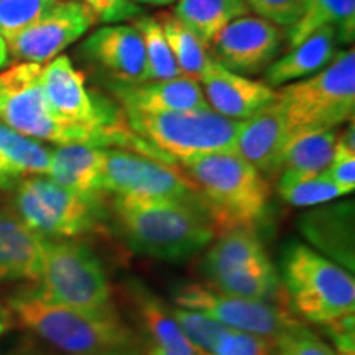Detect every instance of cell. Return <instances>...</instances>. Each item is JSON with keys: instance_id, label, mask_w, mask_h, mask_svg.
<instances>
[{"instance_id": "cell-1", "label": "cell", "mask_w": 355, "mask_h": 355, "mask_svg": "<svg viewBox=\"0 0 355 355\" xmlns=\"http://www.w3.org/2000/svg\"><path fill=\"white\" fill-rule=\"evenodd\" d=\"M42 66L20 63L0 73V122L38 141L84 144L101 148L117 146L173 165L165 155L135 135L127 123L121 127H91L56 115L44 97Z\"/></svg>"}, {"instance_id": "cell-2", "label": "cell", "mask_w": 355, "mask_h": 355, "mask_svg": "<svg viewBox=\"0 0 355 355\" xmlns=\"http://www.w3.org/2000/svg\"><path fill=\"white\" fill-rule=\"evenodd\" d=\"M114 212L125 242L140 255L180 261L204 250L217 229L199 199L114 198Z\"/></svg>"}, {"instance_id": "cell-3", "label": "cell", "mask_w": 355, "mask_h": 355, "mask_svg": "<svg viewBox=\"0 0 355 355\" xmlns=\"http://www.w3.org/2000/svg\"><path fill=\"white\" fill-rule=\"evenodd\" d=\"M8 308L25 329L71 355L125 354L137 344L114 304L102 309L71 308L48 300L37 286L13 295Z\"/></svg>"}, {"instance_id": "cell-4", "label": "cell", "mask_w": 355, "mask_h": 355, "mask_svg": "<svg viewBox=\"0 0 355 355\" xmlns=\"http://www.w3.org/2000/svg\"><path fill=\"white\" fill-rule=\"evenodd\" d=\"M198 186L217 232L255 229L270 202L266 178L237 153H212L181 163Z\"/></svg>"}, {"instance_id": "cell-5", "label": "cell", "mask_w": 355, "mask_h": 355, "mask_svg": "<svg viewBox=\"0 0 355 355\" xmlns=\"http://www.w3.org/2000/svg\"><path fill=\"white\" fill-rule=\"evenodd\" d=\"M282 278L291 306L300 316L324 327L354 318L352 273L301 242H291L282 255Z\"/></svg>"}, {"instance_id": "cell-6", "label": "cell", "mask_w": 355, "mask_h": 355, "mask_svg": "<svg viewBox=\"0 0 355 355\" xmlns=\"http://www.w3.org/2000/svg\"><path fill=\"white\" fill-rule=\"evenodd\" d=\"M290 137L308 130H336L355 110V51L337 53L326 68L278 91L277 101Z\"/></svg>"}, {"instance_id": "cell-7", "label": "cell", "mask_w": 355, "mask_h": 355, "mask_svg": "<svg viewBox=\"0 0 355 355\" xmlns=\"http://www.w3.org/2000/svg\"><path fill=\"white\" fill-rule=\"evenodd\" d=\"M127 125L141 140L176 163L212 153H235L242 122L222 117L214 110L140 112L123 110Z\"/></svg>"}, {"instance_id": "cell-8", "label": "cell", "mask_w": 355, "mask_h": 355, "mask_svg": "<svg viewBox=\"0 0 355 355\" xmlns=\"http://www.w3.org/2000/svg\"><path fill=\"white\" fill-rule=\"evenodd\" d=\"M38 282L48 300L71 308L102 309L112 304L104 266L84 243L42 237Z\"/></svg>"}, {"instance_id": "cell-9", "label": "cell", "mask_w": 355, "mask_h": 355, "mask_svg": "<svg viewBox=\"0 0 355 355\" xmlns=\"http://www.w3.org/2000/svg\"><path fill=\"white\" fill-rule=\"evenodd\" d=\"M15 211L26 227L51 241L78 237L99 224V201L46 176L26 178L15 186Z\"/></svg>"}, {"instance_id": "cell-10", "label": "cell", "mask_w": 355, "mask_h": 355, "mask_svg": "<svg viewBox=\"0 0 355 355\" xmlns=\"http://www.w3.org/2000/svg\"><path fill=\"white\" fill-rule=\"evenodd\" d=\"M173 301L178 308L204 313L229 329L265 337L275 344L303 327L298 319L268 301L239 298L196 283L178 286Z\"/></svg>"}, {"instance_id": "cell-11", "label": "cell", "mask_w": 355, "mask_h": 355, "mask_svg": "<svg viewBox=\"0 0 355 355\" xmlns=\"http://www.w3.org/2000/svg\"><path fill=\"white\" fill-rule=\"evenodd\" d=\"M104 193L141 199H199L198 186L175 165L121 148H105Z\"/></svg>"}, {"instance_id": "cell-12", "label": "cell", "mask_w": 355, "mask_h": 355, "mask_svg": "<svg viewBox=\"0 0 355 355\" xmlns=\"http://www.w3.org/2000/svg\"><path fill=\"white\" fill-rule=\"evenodd\" d=\"M97 21L79 0H55L28 28L7 42L8 51L20 63L44 64L78 42Z\"/></svg>"}, {"instance_id": "cell-13", "label": "cell", "mask_w": 355, "mask_h": 355, "mask_svg": "<svg viewBox=\"0 0 355 355\" xmlns=\"http://www.w3.org/2000/svg\"><path fill=\"white\" fill-rule=\"evenodd\" d=\"M42 87L53 112L68 122L91 127H121L123 114L99 104L86 89L81 71L68 56L60 55L42 66Z\"/></svg>"}, {"instance_id": "cell-14", "label": "cell", "mask_w": 355, "mask_h": 355, "mask_svg": "<svg viewBox=\"0 0 355 355\" xmlns=\"http://www.w3.org/2000/svg\"><path fill=\"white\" fill-rule=\"evenodd\" d=\"M283 43V30L260 17H241L211 43L212 58L232 73L248 76L270 64Z\"/></svg>"}, {"instance_id": "cell-15", "label": "cell", "mask_w": 355, "mask_h": 355, "mask_svg": "<svg viewBox=\"0 0 355 355\" xmlns=\"http://www.w3.org/2000/svg\"><path fill=\"white\" fill-rule=\"evenodd\" d=\"M211 110L230 121H248L278 101V91L211 61L199 79Z\"/></svg>"}, {"instance_id": "cell-16", "label": "cell", "mask_w": 355, "mask_h": 355, "mask_svg": "<svg viewBox=\"0 0 355 355\" xmlns=\"http://www.w3.org/2000/svg\"><path fill=\"white\" fill-rule=\"evenodd\" d=\"M112 92L122 110L140 112H188L211 110L201 84L189 78L168 81H145L137 84L114 83Z\"/></svg>"}, {"instance_id": "cell-17", "label": "cell", "mask_w": 355, "mask_h": 355, "mask_svg": "<svg viewBox=\"0 0 355 355\" xmlns=\"http://www.w3.org/2000/svg\"><path fill=\"white\" fill-rule=\"evenodd\" d=\"M84 50L119 83H144V42L140 32L133 25L114 24L101 26L86 40Z\"/></svg>"}, {"instance_id": "cell-18", "label": "cell", "mask_w": 355, "mask_h": 355, "mask_svg": "<svg viewBox=\"0 0 355 355\" xmlns=\"http://www.w3.org/2000/svg\"><path fill=\"white\" fill-rule=\"evenodd\" d=\"M290 139L285 117L275 102L254 119L242 122L235 140V153L252 163L261 175L279 173V159Z\"/></svg>"}, {"instance_id": "cell-19", "label": "cell", "mask_w": 355, "mask_h": 355, "mask_svg": "<svg viewBox=\"0 0 355 355\" xmlns=\"http://www.w3.org/2000/svg\"><path fill=\"white\" fill-rule=\"evenodd\" d=\"M301 232L319 254L354 272V204L343 202L301 217Z\"/></svg>"}, {"instance_id": "cell-20", "label": "cell", "mask_w": 355, "mask_h": 355, "mask_svg": "<svg viewBox=\"0 0 355 355\" xmlns=\"http://www.w3.org/2000/svg\"><path fill=\"white\" fill-rule=\"evenodd\" d=\"M42 237L13 212L0 209V283L38 282Z\"/></svg>"}, {"instance_id": "cell-21", "label": "cell", "mask_w": 355, "mask_h": 355, "mask_svg": "<svg viewBox=\"0 0 355 355\" xmlns=\"http://www.w3.org/2000/svg\"><path fill=\"white\" fill-rule=\"evenodd\" d=\"M105 148L84 144L58 145L51 150V166L48 176L84 198L96 199L104 194Z\"/></svg>"}, {"instance_id": "cell-22", "label": "cell", "mask_w": 355, "mask_h": 355, "mask_svg": "<svg viewBox=\"0 0 355 355\" xmlns=\"http://www.w3.org/2000/svg\"><path fill=\"white\" fill-rule=\"evenodd\" d=\"M130 291L148 343L146 355H198L176 322L171 308L141 283H133Z\"/></svg>"}, {"instance_id": "cell-23", "label": "cell", "mask_w": 355, "mask_h": 355, "mask_svg": "<svg viewBox=\"0 0 355 355\" xmlns=\"http://www.w3.org/2000/svg\"><path fill=\"white\" fill-rule=\"evenodd\" d=\"M337 33L334 28L318 30L303 43L290 48V51L279 60L273 61L265 73V84L270 87H278L283 84H291L306 76L326 68L337 56Z\"/></svg>"}, {"instance_id": "cell-24", "label": "cell", "mask_w": 355, "mask_h": 355, "mask_svg": "<svg viewBox=\"0 0 355 355\" xmlns=\"http://www.w3.org/2000/svg\"><path fill=\"white\" fill-rule=\"evenodd\" d=\"M270 263L265 247L255 229L237 227L225 230L212 243L204 257V273L207 278L239 272L257 265Z\"/></svg>"}, {"instance_id": "cell-25", "label": "cell", "mask_w": 355, "mask_h": 355, "mask_svg": "<svg viewBox=\"0 0 355 355\" xmlns=\"http://www.w3.org/2000/svg\"><path fill=\"white\" fill-rule=\"evenodd\" d=\"M326 26L336 30L337 38L352 43L355 37V0H304L300 19L290 26V48L303 43Z\"/></svg>"}, {"instance_id": "cell-26", "label": "cell", "mask_w": 355, "mask_h": 355, "mask_svg": "<svg viewBox=\"0 0 355 355\" xmlns=\"http://www.w3.org/2000/svg\"><path fill=\"white\" fill-rule=\"evenodd\" d=\"M248 12L245 0H178L171 10L207 46L225 26Z\"/></svg>"}, {"instance_id": "cell-27", "label": "cell", "mask_w": 355, "mask_h": 355, "mask_svg": "<svg viewBox=\"0 0 355 355\" xmlns=\"http://www.w3.org/2000/svg\"><path fill=\"white\" fill-rule=\"evenodd\" d=\"M337 145L336 130H308L293 133L283 148L279 173L301 175L324 173L331 165Z\"/></svg>"}, {"instance_id": "cell-28", "label": "cell", "mask_w": 355, "mask_h": 355, "mask_svg": "<svg viewBox=\"0 0 355 355\" xmlns=\"http://www.w3.org/2000/svg\"><path fill=\"white\" fill-rule=\"evenodd\" d=\"M157 19L162 25L163 33H165V38L170 44V50L175 56L181 74L199 83L204 71L214 60L209 53V46L204 44L196 37V33L191 32L188 26L178 20L171 12H159Z\"/></svg>"}, {"instance_id": "cell-29", "label": "cell", "mask_w": 355, "mask_h": 355, "mask_svg": "<svg viewBox=\"0 0 355 355\" xmlns=\"http://www.w3.org/2000/svg\"><path fill=\"white\" fill-rule=\"evenodd\" d=\"M278 194L291 206L311 207L349 196L352 191L334 183L326 173L301 175V173L282 171L278 180Z\"/></svg>"}, {"instance_id": "cell-30", "label": "cell", "mask_w": 355, "mask_h": 355, "mask_svg": "<svg viewBox=\"0 0 355 355\" xmlns=\"http://www.w3.org/2000/svg\"><path fill=\"white\" fill-rule=\"evenodd\" d=\"M214 290H219L227 295L239 296V298L268 301L275 298L282 290V282L277 270L272 263L257 265L252 268L239 270V272L219 275L211 278Z\"/></svg>"}, {"instance_id": "cell-31", "label": "cell", "mask_w": 355, "mask_h": 355, "mask_svg": "<svg viewBox=\"0 0 355 355\" xmlns=\"http://www.w3.org/2000/svg\"><path fill=\"white\" fill-rule=\"evenodd\" d=\"M133 26L141 35L145 50V81H168L181 78L175 56L170 50L165 33L157 17H141L133 21Z\"/></svg>"}, {"instance_id": "cell-32", "label": "cell", "mask_w": 355, "mask_h": 355, "mask_svg": "<svg viewBox=\"0 0 355 355\" xmlns=\"http://www.w3.org/2000/svg\"><path fill=\"white\" fill-rule=\"evenodd\" d=\"M0 155L25 175L48 176L51 166V148L42 141L30 139L24 133L0 122Z\"/></svg>"}, {"instance_id": "cell-33", "label": "cell", "mask_w": 355, "mask_h": 355, "mask_svg": "<svg viewBox=\"0 0 355 355\" xmlns=\"http://www.w3.org/2000/svg\"><path fill=\"white\" fill-rule=\"evenodd\" d=\"M171 313L198 355L214 354L222 336L229 329V327L217 322L216 319L204 313H198V311L178 308L176 306V308H171Z\"/></svg>"}, {"instance_id": "cell-34", "label": "cell", "mask_w": 355, "mask_h": 355, "mask_svg": "<svg viewBox=\"0 0 355 355\" xmlns=\"http://www.w3.org/2000/svg\"><path fill=\"white\" fill-rule=\"evenodd\" d=\"M55 0H0V35L6 42L28 28Z\"/></svg>"}, {"instance_id": "cell-35", "label": "cell", "mask_w": 355, "mask_h": 355, "mask_svg": "<svg viewBox=\"0 0 355 355\" xmlns=\"http://www.w3.org/2000/svg\"><path fill=\"white\" fill-rule=\"evenodd\" d=\"M354 121H350V127L343 133H337V145L331 165L324 171L327 178L343 188L352 191L355 189V140H354Z\"/></svg>"}, {"instance_id": "cell-36", "label": "cell", "mask_w": 355, "mask_h": 355, "mask_svg": "<svg viewBox=\"0 0 355 355\" xmlns=\"http://www.w3.org/2000/svg\"><path fill=\"white\" fill-rule=\"evenodd\" d=\"M212 355H277V344L265 337L227 329Z\"/></svg>"}, {"instance_id": "cell-37", "label": "cell", "mask_w": 355, "mask_h": 355, "mask_svg": "<svg viewBox=\"0 0 355 355\" xmlns=\"http://www.w3.org/2000/svg\"><path fill=\"white\" fill-rule=\"evenodd\" d=\"M257 17L277 26H291L303 12L304 0H245Z\"/></svg>"}, {"instance_id": "cell-38", "label": "cell", "mask_w": 355, "mask_h": 355, "mask_svg": "<svg viewBox=\"0 0 355 355\" xmlns=\"http://www.w3.org/2000/svg\"><path fill=\"white\" fill-rule=\"evenodd\" d=\"M277 355H337V352L303 326L279 340Z\"/></svg>"}, {"instance_id": "cell-39", "label": "cell", "mask_w": 355, "mask_h": 355, "mask_svg": "<svg viewBox=\"0 0 355 355\" xmlns=\"http://www.w3.org/2000/svg\"><path fill=\"white\" fill-rule=\"evenodd\" d=\"M104 24H121L130 20L141 12L139 3L133 0H79Z\"/></svg>"}, {"instance_id": "cell-40", "label": "cell", "mask_w": 355, "mask_h": 355, "mask_svg": "<svg viewBox=\"0 0 355 355\" xmlns=\"http://www.w3.org/2000/svg\"><path fill=\"white\" fill-rule=\"evenodd\" d=\"M25 173L17 168L15 165H12L7 158H3L0 155V189L7 191L15 188L17 184L24 180Z\"/></svg>"}, {"instance_id": "cell-41", "label": "cell", "mask_w": 355, "mask_h": 355, "mask_svg": "<svg viewBox=\"0 0 355 355\" xmlns=\"http://www.w3.org/2000/svg\"><path fill=\"white\" fill-rule=\"evenodd\" d=\"M12 327V313L0 304V337Z\"/></svg>"}, {"instance_id": "cell-42", "label": "cell", "mask_w": 355, "mask_h": 355, "mask_svg": "<svg viewBox=\"0 0 355 355\" xmlns=\"http://www.w3.org/2000/svg\"><path fill=\"white\" fill-rule=\"evenodd\" d=\"M8 60H10V51H8V44L6 40H3L2 35H0V69L6 68Z\"/></svg>"}, {"instance_id": "cell-43", "label": "cell", "mask_w": 355, "mask_h": 355, "mask_svg": "<svg viewBox=\"0 0 355 355\" xmlns=\"http://www.w3.org/2000/svg\"><path fill=\"white\" fill-rule=\"evenodd\" d=\"M137 3H144V6H155V7H163L170 6V3H176L178 0H133Z\"/></svg>"}, {"instance_id": "cell-44", "label": "cell", "mask_w": 355, "mask_h": 355, "mask_svg": "<svg viewBox=\"0 0 355 355\" xmlns=\"http://www.w3.org/2000/svg\"><path fill=\"white\" fill-rule=\"evenodd\" d=\"M107 355H125V354H107Z\"/></svg>"}, {"instance_id": "cell-45", "label": "cell", "mask_w": 355, "mask_h": 355, "mask_svg": "<svg viewBox=\"0 0 355 355\" xmlns=\"http://www.w3.org/2000/svg\"><path fill=\"white\" fill-rule=\"evenodd\" d=\"M337 355H354V354H337Z\"/></svg>"}]
</instances>
